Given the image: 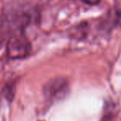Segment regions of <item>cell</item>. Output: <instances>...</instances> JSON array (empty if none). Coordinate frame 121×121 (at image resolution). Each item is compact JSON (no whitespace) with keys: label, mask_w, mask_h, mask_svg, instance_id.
<instances>
[{"label":"cell","mask_w":121,"mask_h":121,"mask_svg":"<svg viewBox=\"0 0 121 121\" xmlns=\"http://www.w3.org/2000/svg\"><path fill=\"white\" fill-rule=\"evenodd\" d=\"M31 43L23 33L14 35L9 39L7 46L8 56L12 60L24 59L30 54Z\"/></svg>","instance_id":"1"},{"label":"cell","mask_w":121,"mask_h":121,"mask_svg":"<svg viewBox=\"0 0 121 121\" xmlns=\"http://www.w3.org/2000/svg\"><path fill=\"white\" fill-rule=\"evenodd\" d=\"M68 90L66 81L62 78H56L50 81L44 86V94L51 100H57L66 95Z\"/></svg>","instance_id":"2"},{"label":"cell","mask_w":121,"mask_h":121,"mask_svg":"<svg viewBox=\"0 0 121 121\" xmlns=\"http://www.w3.org/2000/svg\"><path fill=\"white\" fill-rule=\"evenodd\" d=\"M116 23L121 27V9L116 12Z\"/></svg>","instance_id":"4"},{"label":"cell","mask_w":121,"mask_h":121,"mask_svg":"<svg viewBox=\"0 0 121 121\" xmlns=\"http://www.w3.org/2000/svg\"><path fill=\"white\" fill-rule=\"evenodd\" d=\"M83 3L88 4V5L91 6H94V5H97L98 4H99L101 0H81Z\"/></svg>","instance_id":"3"}]
</instances>
